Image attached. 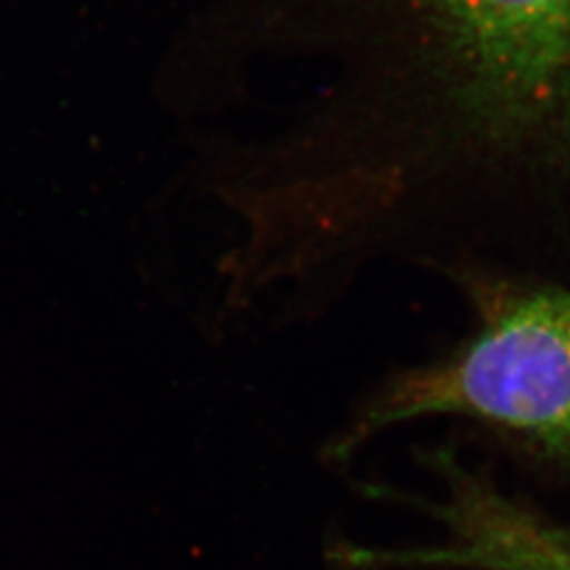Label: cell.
<instances>
[{
  "mask_svg": "<svg viewBox=\"0 0 570 570\" xmlns=\"http://www.w3.org/2000/svg\"><path fill=\"white\" fill-rule=\"evenodd\" d=\"M423 469L438 492L412 494L438 537L395 546V570H570V524L511 494L490 463H471L452 444L429 450Z\"/></svg>",
  "mask_w": 570,
  "mask_h": 570,
  "instance_id": "3957f363",
  "label": "cell"
},
{
  "mask_svg": "<svg viewBox=\"0 0 570 570\" xmlns=\"http://www.w3.org/2000/svg\"><path fill=\"white\" fill-rule=\"evenodd\" d=\"M245 85L296 82L245 142L289 235L355 268L570 252V0H230Z\"/></svg>",
  "mask_w": 570,
  "mask_h": 570,
  "instance_id": "6da1fadb",
  "label": "cell"
},
{
  "mask_svg": "<svg viewBox=\"0 0 570 570\" xmlns=\"http://www.w3.org/2000/svg\"><path fill=\"white\" fill-rule=\"evenodd\" d=\"M444 282L468 305V334L372 383L320 446L322 465L343 471L391 431L454 419L539 482H570V279L469 265Z\"/></svg>",
  "mask_w": 570,
  "mask_h": 570,
  "instance_id": "7a4b0ae2",
  "label": "cell"
},
{
  "mask_svg": "<svg viewBox=\"0 0 570 570\" xmlns=\"http://www.w3.org/2000/svg\"><path fill=\"white\" fill-rule=\"evenodd\" d=\"M376 492L381 494V487H376ZM385 497H387V494H385ZM336 541H338V539H336ZM336 541H334V543H336ZM334 543H332V546H334ZM332 546H327V548H330V550H327V562H330V564H332V560H330V553H332Z\"/></svg>",
  "mask_w": 570,
  "mask_h": 570,
  "instance_id": "277c9868",
  "label": "cell"
}]
</instances>
